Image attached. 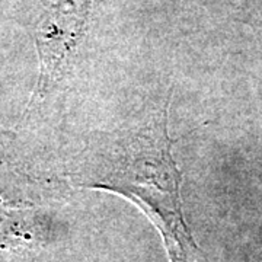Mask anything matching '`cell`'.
Returning a JSON list of instances; mask_svg holds the SVG:
<instances>
[{
	"mask_svg": "<svg viewBox=\"0 0 262 262\" xmlns=\"http://www.w3.org/2000/svg\"><path fill=\"white\" fill-rule=\"evenodd\" d=\"M72 175L79 187L120 194L141 208L162 236L170 262H206L182 211L168 105L137 127L99 133L77 156Z\"/></svg>",
	"mask_w": 262,
	"mask_h": 262,
	"instance_id": "cell-1",
	"label": "cell"
},
{
	"mask_svg": "<svg viewBox=\"0 0 262 262\" xmlns=\"http://www.w3.org/2000/svg\"><path fill=\"white\" fill-rule=\"evenodd\" d=\"M35 32L41 63L35 96H42L56 80L61 66L83 37L91 0H42Z\"/></svg>",
	"mask_w": 262,
	"mask_h": 262,
	"instance_id": "cell-2",
	"label": "cell"
}]
</instances>
